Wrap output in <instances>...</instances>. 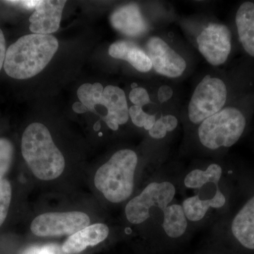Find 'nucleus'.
<instances>
[{
    "label": "nucleus",
    "instance_id": "12",
    "mask_svg": "<svg viewBox=\"0 0 254 254\" xmlns=\"http://www.w3.org/2000/svg\"><path fill=\"white\" fill-rule=\"evenodd\" d=\"M98 105H103L108 110L107 115L102 118L105 123L110 122L123 125L128 122L129 115L126 95L119 87H105Z\"/></svg>",
    "mask_w": 254,
    "mask_h": 254
},
{
    "label": "nucleus",
    "instance_id": "30",
    "mask_svg": "<svg viewBox=\"0 0 254 254\" xmlns=\"http://www.w3.org/2000/svg\"><path fill=\"white\" fill-rule=\"evenodd\" d=\"M40 1H7L6 2H9L10 4H14L20 5L22 7L26 9H33L36 8L37 4Z\"/></svg>",
    "mask_w": 254,
    "mask_h": 254
},
{
    "label": "nucleus",
    "instance_id": "22",
    "mask_svg": "<svg viewBox=\"0 0 254 254\" xmlns=\"http://www.w3.org/2000/svg\"><path fill=\"white\" fill-rule=\"evenodd\" d=\"M11 199V187L8 180L0 181V226L7 216Z\"/></svg>",
    "mask_w": 254,
    "mask_h": 254
},
{
    "label": "nucleus",
    "instance_id": "24",
    "mask_svg": "<svg viewBox=\"0 0 254 254\" xmlns=\"http://www.w3.org/2000/svg\"><path fill=\"white\" fill-rule=\"evenodd\" d=\"M129 100L133 105L141 108L150 103V98L148 91L142 87L132 88L129 93Z\"/></svg>",
    "mask_w": 254,
    "mask_h": 254
},
{
    "label": "nucleus",
    "instance_id": "20",
    "mask_svg": "<svg viewBox=\"0 0 254 254\" xmlns=\"http://www.w3.org/2000/svg\"><path fill=\"white\" fill-rule=\"evenodd\" d=\"M104 88L101 83H85L78 88L77 95L82 104L86 107L88 111L97 113L95 107L102 98Z\"/></svg>",
    "mask_w": 254,
    "mask_h": 254
},
{
    "label": "nucleus",
    "instance_id": "32",
    "mask_svg": "<svg viewBox=\"0 0 254 254\" xmlns=\"http://www.w3.org/2000/svg\"><path fill=\"white\" fill-rule=\"evenodd\" d=\"M156 120V116H155V115H149L148 119H147L146 122H145L143 128H144L145 130L149 131L150 128H151L152 127H153V125H155Z\"/></svg>",
    "mask_w": 254,
    "mask_h": 254
},
{
    "label": "nucleus",
    "instance_id": "7",
    "mask_svg": "<svg viewBox=\"0 0 254 254\" xmlns=\"http://www.w3.org/2000/svg\"><path fill=\"white\" fill-rule=\"evenodd\" d=\"M89 216L83 212L42 214L32 222L31 230L39 237L72 235L90 225Z\"/></svg>",
    "mask_w": 254,
    "mask_h": 254
},
{
    "label": "nucleus",
    "instance_id": "16",
    "mask_svg": "<svg viewBox=\"0 0 254 254\" xmlns=\"http://www.w3.org/2000/svg\"><path fill=\"white\" fill-rule=\"evenodd\" d=\"M226 203V198L221 190L217 189L215 193L210 198H200L195 195L187 198L182 203L184 211L187 220L198 222L203 220L210 208H220Z\"/></svg>",
    "mask_w": 254,
    "mask_h": 254
},
{
    "label": "nucleus",
    "instance_id": "31",
    "mask_svg": "<svg viewBox=\"0 0 254 254\" xmlns=\"http://www.w3.org/2000/svg\"><path fill=\"white\" fill-rule=\"evenodd\" d=\"M72 109L75 113L78 114H83L88 111L86 107L84 105L82 104L81 102H76V103H73Z\"/></svg>",
    "mask_w": 254,
    "mask_h": 254
},
{
    "label": "nucleus",
    "instance_id": "28",
    "mask_svg": "<svg viewBox=\"0 0 254 254\" xmlns=\"http://www.w3.org/2000/svg\"><path fill=\"white\" fill-rule=\"evenodd\" d=\"M164 125L166 127L167 131L172 132L176 129L178 126V120L176 117L173 115H165V116L160 117Z\"/></svg>",
    "mask_w": 254,
    "mask_h": 254
},
{
    "label": "nucleus",
    "instance_id": "11",
    "mask_svg": "<svg viewBox=\"0 0 254 254\" xmlns=\"http://www.w3.org/2000/svg\"><path fill=\"white\" fill-rule=\"evenodd\" d=\"M110 23L116 31L131 38L143 36L148 31V23L136 4L120 6L110 16Z\"/></svg>",
    "mask_w": 254,
    "mask_h": 254
},
{
    "label": "nucleus",
    "instance_id": "17",
    "mask_svg": "<svg viewBox=\"0 0 254 254\" xmlns=\"http://www.w3.org/2000/svg\"><path fill=\"white\" fill-rule=\"evenodd\" d=\"M235 21L241 44L254 58V3L247 1L241 4Z\"/></svg>",
    "mask_w": 254,
    "mask_h": 254
},
{
    "label": "nucleus",
    "instance_id": "5",
    "mask_svg": "<svg viewBox=\"0 0 254 254\" xmlns=\"http://www.w3.org/2000/svg\"><path fill=\"white\" fill-rule=\"evenodd\" d=\"M226 84L218 77L207 75L195 87L188 107L190 123L199 125L223 109L226 104Z\"/></svg>",
    "mask_w": 254,
    "mask_h": 254
},
{
    "label": "nucleus",
    "instance_id": "18",
    "mask_svg": "<svg viewBox=\"0 0 254 254\" xmlns=\"http://www.w3.org/2000/svg\"><path fill=\"white\" fill-rule=\"evenodd\" d=\"M163 215L162 227L169 237L179 238L186 232L188 220L182 205L173 203L168 205L163 212Z\"/></svg>",
    "mask_w": 254,
    "mask_h": 254
},
{
    "label": "nucleus",
    "instance_id": "4",
    "mask_svg": "<svg viewBox=\"0 0 254 254\" xmlns=\"http://www.w3.org/2000/svg\"><path fill=\"white\" fill-rule=\"evenodd\" d=\"M246 124L245 115L240 110L227 107L200 124L198 138L208 149L229 148L240 140Z\"/></svg>",
    "mask_w": 254,
    "mask_h": 254
},
{
    "label": "nucleus",
    "instance_id": "9",
    "mask_svg": "<svg viewBox=\"0 0 254 254\" xmlns=\"http://www.w3.org/2000/svg\"><path fill=\"white\" fill-rule=\"evenodd\" d=\"M152 67L158 74L170 78L180 77L187 68L183 58L161 38L153 36L145 45Z\"/></svg>",
    "mask_w": 254,
    "mask_h": 254
},
{
    "label": "nucleus",
    "instance_id": "13",
    "mask_svg": "<svg viewBox=\"0 0 254 254\" xmlns=\"http://www.w3.org/2000/svg\"><path fill=\"white\" fill-rule=\"evenodd\" d=\"M109 235V228L105 224L88 225L71 235L62 246L65 253H81L88 247H93L103 242Z\"/></svg>",
    "mask_w": 254,
    "mask_h": 254
},
{
    "label": "nucleus",
    "instance_id": "23",
    "mask_svg": "<svg viewBox=\"0 0 254 254\" xmlns=\"http://www.w3.org/2000/svg\"><path fill=\"white\" fill-rule=\"evenodd\" d=\"M21 254H67L63 250L61 246L57 244L33 245L23 251Z\"/></svg>",
    "mask_w": 254,
    "mask_h": 254
},
{
    "label": "nucleus",
    "instance_id": "3",
    "mask_svg": "<svg viewBox=\"0 0 254 254\" xmlns=\"http://www.w3.org/2000/svg\"><path fill=\"white\" fill-rule=\"evenodd\" d=\"M137 164L133 150H118L95 173V187L112 203L125 201L133 193Z\"/></svg>",
    "mask_w": 254,
    "mask_h": 254
},
{
    "label": "nucleus",
    "instance_id": "2",
    "mask_svg": "<svg viewBox=\"0 0 254 254\" xmlns=\"http://www.w3.org/2000/svg\"><path fill=\"white\" fill-rule=\"evenodd\" d=\"M21 153L32 173L40 180H55L64 170L63 155L53 142L49 130L41 123L31 124L25 130Z\"/></svg>",
    "mask_w": 254,
    "mask_h": 254
},
{
    "label": "nucleus",
    "instance_id": "26",
    "mask_svg": "<svg viewBox=\"0 0 254 254\" xmlns=\"http://www.w3.org/2000/svg\"><path fill=\"white\" fill-rule=\"evenodd\" d=\"M167 133L168 131H167L166 127L160 118L156 120L155 125L148 131L150 136L155 139H162L165 138Z\"/></svg>",
    "mask_w": 254,
    "mask_h": 254
},
{
    "label": "nucleus",
    "instance_id": "21",
    "mask_svg": "<svg viewBox=\"0 0 254 254\" xmlns=\"http://www.w3.org/2000/svg\"><path fill=\"white\" fill-rule=\"evenodd\" d=\"M14 148L6 138H0V181L7 173L12 162Z\"/></svg>",
    "mask_w": 254,
    "mask_h": 254
},
{
    "label": "nucleus",
    "instance_id": "6",
    "mask_svg": "<svg viewBox=\"0 0 254 254\" xmlns=\"http://www.w3.org/2000/svg\"><path fill=\"white\" fill-rule=\"evenodd\" d=\"M175 194L176 189L171 182H152L127 203V220L133 225L143 223L150 218L151 209L156 208L163 212L173 202Z\"/></svg>",
    "mask_w": 254,
    "mask_h": 254
},
{
    "label": "nucleus",
    "instance_id": "15",
    "mask_svg": "<svg viewBox=\"0 0 254 254\" xmlns=\"http://www.w3.org/2000/svg\"><path fill=\"white\" fill-rule=\"evenodd\" d=\"M231 229L232 235L241 245L254 250V195L233 219Z\"/></svg>",
    "mask_w": 254,
    "mask_h": 254
},
{
    "label": "nucleus",
    "instance_id": "33",
    "mask_svg": "<svg viewBox=\"0 0 254 254\" xmlns=\"http://www.w3.org/2000/svg\"><path fill=\"white\" fill-rule=\"evenodd\" d=\"M100 128V122H98V123H95L94 125V130L95 131H98Z\"/></svg>",
    "mask_w": 254,
    "mask_h": 254
},
{
    "label": "nucleus",
    "instance_id": "8",
    "mask_svg": "<svg viewBox=\"0 0 254 254\" xmlns=\"http://www.w3.org/2000/svg\"><path fill=\"white\" fill-rule=\"evenodd\" d=\"M196 42L200 54L213 66L223 64L231 53V33L222 23H209L197 37Z\"/></svg>",
    "mask_w": 254,
    "mask_h": 254
},
{
    "label": "nucleus",
    "instance_id": "19",
    "mask_svg": "<svg viewBox=\"0 0 254 254\" xmlns=\"http://www.w3.org/2000/svg\"><path fill=\"white\" fill-rule=\"evenodd\" d=\"M222 175L221 166L216 163L210 164L205 170L195 169L190 171L185 179L187 188L196 190L205 185H218Z\"/></svg>",
    "mask_w": 254,
    "mask_h": 254
},
{
    "label": "nucleus",
    "instance_id": "27",
    "mask_svg": "<svg viewBox=\"0 0 254 254\" xmlns=\"http://www.w3.org/2000/svg\"><path fill=\"white\" fill-rule=\"evenodd\" d=\"M173 88L168 85H163L159 88L158 91V100L160 103H164L171 99L173 96Z\"/></svg>",
    "mask_w": 254,
    "mask_h": 254
},
{
    "label": "nucleus",
    "instance_id": "1",
    "mask_svg": "<svg viewBox=\"0 0 254 254\" xmlns=\"http://www.w3.org/2000/svg\"><path fill=\"white\" fill-rule=\"evenodd\" d=\"M59 43L51 35L30 34L20 38L6 50L4 68L16 79H27L41 73L49 64Z\"/></svg>",
    "mask_w": 254,
    "mask_h": 254
},
{
    "label": "nucleus",
    "instance_id": "14",
    "mask_svg": "<svg viewBox=\"0 0 254 254\" xmlns=\"http://www.w3.org/2000/svg\"><path fill=\"white\" fill-rule=\"evenodd\" d=\"M108 53L115 59L128 62L137 71L146 73L151 70L152 64L145 50L131 41H119L110 46Z\"/></svg>",
    "mask_w": 254,
    "mask_h": 254
},
{
    "label": "nucleus",
    "instance_id": "29",
    "mask_svg": "<svg viewBox=\"0 0 254 254\" xmlns=\"http://www.w3.org/2000/svg\"><path fill=\"white\" fill-rule=\"evenodd\" d=\"M6 41L3 32L0 29V71L4 65L5 57H6Z\"/></svg>",
    "mask_w": 254,
    "mask_h": 254
},
{
    "label": "nucleus",
    "instance_id": "25",
    "mask_svg": "<svg viewBox=\"0 0 254 254\" xmlns=\"http://www.w3.org/2000/svg\"><path fill=\"white\" fill-rule=\"evenodd\" d=\"M128 115L131 119L132 123L136 127H143L149 115L145 113L141 107L133 105L128 109Z\"/></svg>",
    "mask_w": 254,
    "mask_h": 254
},
{
    "label": "nucleus",
    "instance_id": "10",
    "mask_svg": "<svg viewBox=\"0 0 254 254\" xmlns=\"http://www.w3.org/2000/svg\"><path fill=\"white\" fill-rule=\"evenodd\" d=\"M65 0H44L37 4L29 18L33 34L50 35L59 29Z\"/></svg>",
    "mask_w": 254,
    "mask_h": 254
}]
</instances>
